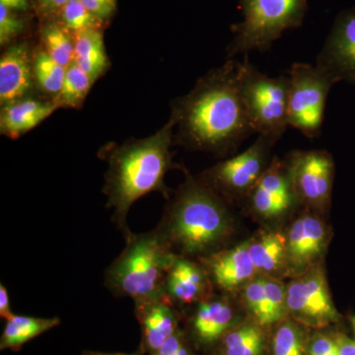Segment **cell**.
<instances>
[{
    "label": "cell",
    "mask_w": 355,
    "mask_h": 355,
    "mask_svg": "<svg viewBox=\"0 0 355 355\" xmlns=\"http://www.w3.org/2000/svg\"><path fill=\"white\" fill-rule=\"evenodd\" d=\"M240 65L241 62L230 60L211 70L176 103L172 116L180 144L225 154L253 135L240 92Z\"/></svg>",
    "instance_id": "1"
},
{
    "label": "cell",
    "mask_w": 355,
    "mask_h": 355,
    "mask_svg": "<svg viewBox=\"0 0 355 355\" xmlns=\"http://www.w3.org/2000/svg\"><path fill=\"white\" fill-rule=\"evenodd\" d=\"M175 125L176 121L171 116L167 125L153 137L114 146L103 156L109 164L103 188L108 200L107 207L113 209L112 221L125 240L132 233L127 217L133 203L153 191L167 197L164 178L173 165L170 147Z\"/></svg>",
    "instance_id": "2"
},
{
    "label": "cell",
    "mask_w": 355,
    "mask_h": 355,
    "mask_svg": "<svg viewBox=\"0 0 355 355\" xmlns=\"http://www.w3.org/2000/svg\"><path fill=\"white\" fill-rule=\"evenodd\" d=\"M155 231L176 256L202 259L222 250L234 223L224 198L202 180L189 177Z\"/></svg>",
    "instance_id": "3"
},
{
    "label": "cell",
    "mask_w": 355,
    "mask_h": 355,
    "mask_svg": "<svg viewBox=\"0 0 355 355\" xmlns=\"http://www.w3.org/2000/svg\"><path fill=\"white\" fill-rule=\"evenodd\" d=\"M125 249L107 268L105 286L116 297H128L135 305L164 297L165 282L176 254L155 229L132 233Z\"/></svg>",
    "instance_id": "4"
},
{
    "label": "cell",
    "mask_w": 355,
    "mask_h": 355,
    "mask_svg": "<svg viewBox=\"0 0 355 355\" xmlns=\"http://www.w3.org/2000/svg\"><path fill=\"white\" fill-rule=\"evenodd\" d=\"M239 4L244 19L232 27L228 58L270 50L284 32L302 25L308 7L307 0H239Z\"/></svg>",
    "instance_id": "5"
},
{
    "label": "cell",
    "mask_w": 355,
    "mask_h": 355,
    "mask_svg": "<svg viewBox=\"0 0 355 355\" xmlns=\"http://www.w3.org/2000/svg\"><path fill=\"white\" fill-rule=\"evenodd\" d=\"M239 84L254 133L279 141L288 127V76H266L245 55L240 65Z\"/></svg>",
    "instance_id": "6"
},
{
    "label": "cell",
    "mask_w": 355,
    "mask_h": 355,
    "mask_svg": "<svg viewBox=\"0 0 355 355\" xmlns=\"http://www.w3.org/2000/svg\"><path fill=\"white\" fill-rule=\"evenodd\" d=\"M288 125L309 139L319 137L327 99L336 81L317 65L292 64L288 71Z\"/></svg>",
    "instance_id": "7"
},
{
    "label": "cell",
    "mask_w": 355,
    "mask_h": 355,
    "mask_svg": "<svg viewBox=\"0 0 355 355\" xmlns=\"http://www.w3.org/2000/svg\"><path fill=\"white\" fill-rule=\"evenodd\" d=\"M275 144L272 139L259 135L244 153L207 170L200 180L221 198L249 197L272 162L270 151Z\"/></svg>",
    "instance_id": "8"
},
{
    "label": "cell",
    "mask_w": 355,
    "mask_h": 355,
    "mask_svg": "<svg viewBox=\"0 0 355 355\" xmlns=\"http://www.w3.org/2000/svg\"><path fill=\"white\" fill-rule=\"evenodd\" d=\"M286 306L287 313L295 321L311 328H324L340 319L321 263L296 275L287 284Z\"/></svg>",
    "instance_id": "9"
},
{
    "label": "cell",
    "mask_w": 355,
    "mask_h": 355,
    "mask_svg": "<svg viewBox=\"0 0 355 355\" xmlns=\"http://www.w3.org/2000/svg\"><path fill=\"white\" fill-rule=\"evenodd\" d=\"M286 164L298 202L321 214L330 207L335 162L324 150H296Z\"/></svg>",
    "instance_id": "10"
},
{
    "label": "cell",
    "mask_w": 355,
    "mask_h": 355,
    "mask_svg": "<svg viewBox=\"0 0 355 355\" xmlns=\"http://www.w3.org/2000/svg\"><path fill=\"white\" fill-rule=\"evenodd\" d=\"M286 237L287 275L293 277L321 263L330 241L328 226L310 209L293 221Z\"/></svg>",
    "instance_id": "11"
},
{
    "label": "cell",
    "mask_w": 355,
    "mask_h": 355,
    "mask_svg": "<svg viewBox=\"0 0 355 355\" xmlns=\"http://www.w3.org/2000/svg\"><path fill=\"white\" fill-rule=\"evenodd\" d=\"M316 65L336 83L355 85V7L338 14Z\"/></svg>",
    "instance_id": "12"
},
{
    "label": "cell",
    "mask_w": 355,
    "mask_h": 355,
    "mask_svg": "<svg viewBox=\"0 0 355 355\" xmlns=\"http://www.w3.org/2000/svg\"><path fill=\"white\" fill-rule=\"evenodd\" d=\"M248 198L254 214L261 218L272 220L286 216L299 202L286 162L272 158Z\"/></svg>",
    "instance_id": "13"
},
{
    "label": "cell",
    "mask_w": 355,
    "mask_h": 355,
    "mask_svg": "<svg viewBox=\"0 0 355 355\" xmlns=\"http://www.w3.org/2000/svg\"><path fill=\"white\" fill-rule=\"evenodd\" d=\"M200 260L212 284L225 292L241 289L259 275L248 241L231 249H222Z\"/></svg>",
    "instance_id": "14"
},
{
    "label": "cell",
    "mask_w": 355,
    "mask_h": 355,
    "mask_svg": "<svg viewBox=\"0 0 355 355\" xmlns=\"http://www.w3.org/2000/svg\"><path fill=\"white\" fill-rule=\"evenodd\" d=\"M212 282L202 263L177 256L168 270L165 295L180 305L198 304L211 297Z\"/></svg>",
    "instance_id": "15"
},
{
    "label": "cell",
    "mask_w": 355,
    "mask_h": 355,
    "mask_svg": "<svg viewBox=\"0 0 355 355\" xmlns=\"http://www.w3.org/2000/svg\"><path fill=\"white\" fill-rule=\"evenodd\" d=\"M142 331V349L153 355L179 329L173 303L167 296L135 305Z\"/></svg>",
    "instance_id": "16"
},
{
    "label": "cell",
    "mask_w": 355,
    "mask_h": 355,
    "mask_svg": "<svg viewBox=\"0 0 355 355\" xmlns=\"http://www.w3.org/2000/svg\"><path fill=\"white\" fill-rule=\"evenodd\" d=\"M33 76L29 46L18 44L7 49L0 60L1 105L24 98L32 87Z\"/></svg>",
    "instance_id": "17"
},
{
    "label": "cell",
    "mask_w": 355,
    "mask_h": 355,
    "mask_svg": "<svg viewBox=\"0 0 355 355\" xmlns=\"http://www.w3.org/2000/svg\"><path fill=\"white\" fill-rule=\"evenodd\" d=\"M235 309L227 298L210 297L198 303L191 319L193 336L200 345H211L234 324Z\"/></svg>",
    "instance_id": "18"
},
{
    "label": "cell",
    "mask_w": 355,
    "mask_h": 355,
    "mask_svg": "<svg viewBox=\"0 0 355 355\" xmlns=\"http://www.w3.org/2000/svg\"><path fill=\"white\" fill-rule=\"evenodd\" d=\"M2 106L0 132L2 135L15 139L36 128L53 112L60 108L62 105L57 100L44 102L24 97Z\"/></svg>",
    "instance_id": "19"
},
{
    "label": "cell",
    "mask_w": 355,
    "mask_h": 355,
    "mask_svg": "<svg viewBox=\"0 0 355 355\" xmlns=\"http://www.w3.org/2000/svg\"><path fill=\"white\" fill-rule=\"evenodd\" d=\"M252 260L260 277L279 279L287 275L286 237L279 231H266L248 240Z\"/></svg>",
    "instance_id": "20"
},
{
    "label": "cell",
    "mask_w": 355,
    "mask_h": 355,
    "mask_svg": "<svg viewBox=\"0 0 355 355\" xmlns=\"http://www.w3.org/2000/svg\"><path fill=\"white\" fill-rule=\"evenodd\" d=\"M74 62L95 83L107 71L108 55L105 49L102 33L98 29L76 34Z\"/></svg>",
    "instance_id": "21"
},
{
    "label": "cell",
    "mask_w": 355,
    "mask_h": 355,
    "mask_svg": "<svg viewBox=\"0 0 355 355\" xmlns=\"http://www.w3.org/2000/svg\"><path fill=\"white\" fill-rule=\"evenodd\" d=\"M60 324L58 317L37 318L15 315L6 320L0 349L19 350L26 343Z\"/></svg>",
    "instance_id": "22"
},
{
    "label": "cell",
    "mask_w": 355,
    "mask_h": 355,
    "mask_svg": "<svg viewBox=\"0 0 355 355\" xmlns=\"http://www.w3.org/2000/svg\"><path fill=\"white\" fill-rule=\"evenodd\" d=\"M223 355H261L263 335L258 324H247L229 331L222 338Z\"/></svg>",
    "instance_id": "23"
},
{
    "label": "cell",
    "mask_w": 355,
    "mask_h": 355,
    "mask_svg": "<svg viewBox=\"0 0 355 355\" xmlns=\"http://www.w3.org/2000/svg\"><path fill=\"white\" fill-rule=\"evenodd\" d=\"M67 69L55 62L44 50L38 51L33 60V73L37 83L49 94L60 95Z\"/></svg>",
    "instance_id": "24"
},
{
    "label": "cell",
    "mask_w": 355,
    "mask_h": 355,
    "mask_svg": "<svg viewBox=\"0 0 355 355\" xmlns=\"http://www.w3.org/2000/svg\"><path fill=\"white\" fill-rule=\"evenodd\" d=\"M265 286V303L259 326L279 323L286 316V286L280 279L261 277Z\"/></svg>",
    "instance_id": "25"
},
{
    "label": "cell",
    "mask_w": 355,
    "mask_h": 355,
    "mask_svg": "<svg viewBox=\"0 0 355 355\" xmlns=\"http://www.w3.org/2000/svg\"><path fill=\"white\" fill-rule=\"evenodd\" d=\"M93 83L88 74L73 62L67 69L64 86L55 100L62 107L77 108L83 104Z\"/></svg>",
    "instance_id": "26"
},
{
    "label": "cell",
    "mask_w": 355,
    "mask_h": 355,
    "mask_svg": "<svg viewBox=\"0 0 355 355\" xmlns=\"http://www.w3.org/2000/svg\"><path fill=\"white\" fill-rule=\"evenodd\" d=\"M44 51L58 64L69 69L74 62V43L64 29L55 24L46 25L42 30Z\"/></svg>",
    "instance_id": "27"
},
{
    "label": "cell",
    "mask_w": 355,
    "mask_h": 355,
    "mask_svg": "<svg viewBox=\"0 0 355 355\" xmlns=\"http://www.w3.org/2000/svg\"><path fill=\"white\" fill-rule=\"evenodd\" d=\"M272 355H306L305 338L300 327L292 321L279 324L272 338Z\"/></svg>",
    "instance_id": "28"
},
{
    "label": "cell",
    "mask_w": 355,
    "mask_h": 355,
    "mask_svg": "<svg viewBox=\"0 0 355 355\" xmlns=\"http://www.w3.org/2000/svg\"><path fill=\"white\" fill-rule=\"evenodd\" d=\"M62 18L64 27L76 34L98 29L101 22L83 6L80 0H69L62 10Z\"/></svg>",
    "instance_id": "29"
},
{
    "label": "cell",
    "mask_w": 355,
    "mask_h": 355,
    "mask_svg": "<svg viewBox=\"0 0 355 355\" xmlns=\"http://www.w3.org/2000/svg\"><path fill=\"white\" fill-rule=\"evenodd\" d=\"M243 303L248 312L256 320L257 324H259L263 315V303H265V286H263V277H256L243 287Z\"/></svg>",
    "instance_id": "30"
},
{
    "label": "cell",
    "mask_w": 355,
    "mask_h": 355,
    "mask_svg": "<svg viewBox=\"0 0 355 355\" xmlns=\"http://www.w3.org/2000/svg\"><path fill=\"white\" fill-rule=\"evenodd\" d=\"M25 21L0 3V44H8L24 30Z\"/></svg>",
    "instance_id": "31"
},
{
    "label": "cell",
    "mask_w": 355,
    "mask_h": 355,
    "mask_svg": "<svg viewBox=\"0 0 355 355\" xmlns=\"http://www.w3.org/2000/svg\"><path fill=\"white\" fill-rule=\"evenodd\" d=\"M153 355H191L183 334L178 330Z\"/></svg>",
    "instance_id": "32"
},
{
    "label": "cell",
    "mask_w": 355,
    "mask_h": 355,
    "mask_svg": "<svg viewBox=\"0 0 355 355\" xmlns=\"http://www.w3.org/2000/svg\"><path fill=\"white\" fill-rule=\"evenodd\" d=\"M93 15L101 21L108 19L116 8V0H80Z\"/></svg>",
    "instance_id": "33"
},
{
    "label": "cell",
    "mask_w": 355,
    "mask_h": 355,
    "mask_svg": "<svg viewBox=\"0 0 355 355\" xmlns=\"http://www.w3.org/2000/svg\"><path fill=\"white\" fill-rule=\"evenodd\" d=\"M336 349L334 338L324 335H318L312 338L307 347L306 355H331Z\"/></svg>",
    "instance_id": "34"
},
{
    "label": "cell",
    "mask_w": 355,
    "mask_h": 355,
    "mask_svg": "<svg viewBox=\"0 0 355 355\" xmlns=\"http://www.w3.org/2000/svg\"><path fill=\"white\" fill-rule=\"evenodd\" d=\"M14 313L11 310L10 298L8 291L3 284H0V317L2 319L8 320L12 317Z\"/></svg>",
    "instance_id": "35"
},
{
    "label": "cell",
    "mask_w": 355,
    "mask_h": 355,
    "mask_svg": "<svg viewBox=\"0 0 355 355\" xmlns=\"http://www.w3.org/2000/svg\"><path fill=\"white\" fill-rule=\"evenodd\" d=\"M334 340L340 355H355V340L343 335L336 336Z\"/></svg>",
    "instance_id": "36"
},
{
    "label": "cell",
    "mask_w": 355,
    "mask_h": 355,
    "mask_svg": "<svg viewBox=\"0 0 355 355\" xmlns=\"http://www.w3.org/2000/svg\"><path fill=\"white\" fill-rule=\"evenodd\" d=\"M69 0H39L40 8L44 13L53 14L62 11Z\"/></svg>",
    "instance_id": "37"
},
{
    "label": "cell",
    "mask_w": 355,
    "mask_h": 355,
    "mask_svg": "<svg viewBox=\"0 0 355 355\" xmlns=\"http://www.w3.org/2000/svg\"><path fill=\"white\" fill-rule=\"evenodd\" d=\"M0 3L16 10H26L29 8L27 0H0Z\"/></svg>",
    "instance_id": "38"
},
{
    "label": "cell",
    "mask_w": 355,
    "mask_h": 355,
    "mask_svg": "<svg viewBox=\"0 0 355 355\" xmlns=\"http://www.w3.org/2000/svg\"><path fill=\"white\" fill-rule=\"evenodd\" d=\"M83 355H139L137 354H119V352H116V354H108V352H84Z\"/></svg>",
    "instance_id": "39"
},
{
    "label": "cell",
    "mask_w": 355,
    "mask_h": 355,
    "mask_svg": "<svg viewBox=\"0 0 355 355\" xmlns=\"http://www.w3.org/2000/svg\"><path fill=\"white\" fill-rule=\"evenodd\" d=\"M350 321H352V327H354V330L355 331V316L352 317V320H350Z\"/></svg>",
    "instance_id": "40"
},
{
    "label": "cell",
    "mask_w": 355,
    "mask_h": 355,
    "mask_svg": "<svg viewBox=\"0 0 355 355\" xmlns=\"http://www.w3.org/2000/svg\"><path fill=\"white\" fill-rule=\"evenodd\" d=\"M331 355H340V354H338V349H336V345L335 352H334L333 354H331Z\"/></svg>",
    "instance_id": "41"
}]
</instances>
